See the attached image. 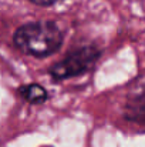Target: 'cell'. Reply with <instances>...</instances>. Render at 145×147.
<instances>
[{
    "instance_id": "obj_1",
    "label": "cell",
    "mask_w": 145,
    "mask_h": 147,
    "mask_svg": "<svg viewBox=\"0 0 145 147\" xmlns=\"http://www.w3.org/2000/svg\"><path fill=\"white\" fill-rule=\"evenodd\" d=\"M63 37V32L57 23L39 20L20 26L13 36V42L17 49L26 54L46 57L61 47Z\"/></svg>"
},
{
    "instance_id": "obj_2",
    "label": "cell",
    "mask_w": 145,
    "mask_h": 147,
    "mask_svg": "<svg viewBox=\"0 0 145 147\" xmlns=\"http://www.w3.org/2000/svg\"><path fill=\"white\" fill-rule=\"evenodd\" d=\"M101 56V51L94 46H84L71 51L61 61L50 69V76L54 80H64L86 73Z\"/></svg>"
},
{
    "instance_id": "obj_3",
    "label": "cell",
    "mask_w": 145,
    "mask_h": 147,
    "mask_svg": "<svg viewBox=\"0 0 145 147\" xmlns=\"http://www.w3.org/2000/svg\"><path fill=\"white\" fill-rule=\"evenodd\" d=\"M125 116L137 123H145V90L130 97L125 107Z\"/></svg>"
},
{
    "instance_id": "obj_4",
    "label": "cell",
    "mask_w": 145,
    "mask_h": 147,
    "mask_svg": "<svg viewBox=\"0 0 145 147\" xmlns=\"http://www.w3.org/2000/svg\"><path fill=\"white\" fill-rule=\"evenodd\" d=\"M19 92H20L21 97L31 104H41L47 100V90L37 83L21 86Z\"/></svg>"
},
{
    "instance_id": "obj_5",
    "label": "cell",
    "mask_w": 145,
    "mask_h": 147,
    "mask_svg": "<svg viewBox=\"0 0 145 147\" xmlns=\"http://www.w3.org/2000/svg\"><path fill=\"white\" fill-rule=\"evenodd\" d=\"M30 1H33L34 4H39V6H50V4H54L60 0H30Z\"/></svg>"
}]
</instances>
